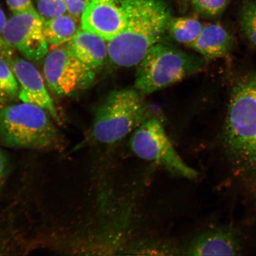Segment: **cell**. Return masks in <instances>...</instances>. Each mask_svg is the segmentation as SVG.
I'll return each mask as SVG.
<instances>
[{
    "label": "cell",
    "mask_w": 256,
    "mask_h": 256,
    "mask_svg": "<svg viewBox=\"0 0 256 256\" xmlns=\"http://www.w3.org/2000/svg\"><path fill=\"white\" fill-rule=\"evenodd\" d=\"M224 142L234 170L256 187V73L242 76L233 86Z\"/></svg>",
    "instance_id": "cell-1"
},
{
    "label": "cell",
    "mask_w": 256,
    "mask_h": 256,
    "mask_svg": "<svg viewBox=\"0 0 256 256\" xmlns=\"http://www.w3.org/2000/svg\"><path fill=\"white\" fill-rule=\"evenodd\" d=\"M128 18L123 30L108 42V58L115 66H136L148 50L160 42L171 12L162 0H127Z\"/></svg>",
    "instance_id": "cell-2"
},
{
    "label": "cell",
    "mask_w": 256,
    "mask_h": 256,
    "mask_svg": "<svg viewBox=\"0 0 256 256\" xmlns=\"http://www.w3.org/2000/svg\"><path fill=\"white\" fill-rule=\"evenodd\" d=\"M50 114L36 105L22 103L0 108V138L14 148H62L63 140Z\"/></svg>",
    "instance_id": "cell-3"
},
{
    "label": "cell",
    "mask_w": 256,
    "mask_h": 256,
    "mask_svg": "<svg viewBox=\"0 0 256 256\" xmlns=\"http://www.w3.org/2000/svg\"><path fill=\"white\" fill-rule=\"evenodd\" d=\"M199 56L158 42L137 65L134 88L142 95L176 84L202 68Z\"/></svg>",
    "instance_id": "cell-4"
},
{
    "label": "cell",
    "mask_w": 256,
    "mask_h": 256,
    "mask_svg": "<svg viewBox=\"0 0 256 256\" xmlns=\"http://www.w3.org/2000/svg\"><path fill=\"white\" fill-rule=\"evenodd\" d=\"M146 120L143 95L135 88L112 92L96 112L92 136L100 144H114Z\"/></svg>",
    "instance_id": "cell-5"
},
{
    "label": "cell",
    "mask_w": 256,
    "mask_h": 256,
    "mask_svg": "<svg viewBox=\"0 0 256 256\" xmlns=\"http://www.w3.org/2000/svg\"><path fill=\"white\" fill-rule=\"evenodd\" d=\"M130 145L138 158L156 163L172 174L190 180L198 178V172L179 156L158 120H146L140 124L131 136Z\"/></svg>",
    "instance_id": "cell-6"
},
{
    "label": "cell",
    "mask_w": 256,
    "mask_h": 256,
    "mask_svg": "<svg viewBox=\"0 0 256 256\" xmlns=\"http://www.w3.org/2000/svg\"><path fill=\"white\" fill-rule=\"evenodd\" d=\"M44 78L51 91L62 97L72 96L90 87L96 71L78 58L69 48H57L48 53Z\"/></svg>",
    "instance_id": "cell-7"
},
{
    "label": "cell",
    "mask_w": 256,
    "mask_h": 256,
    "mask_svg": "<svg viewBox=\"0 0 256 256\" xmlns=\"http://www.w3.org/2000/svg\"><path fill=\"white\" fill-rule=\"evenodd\" d=\"M44 20L34 7L14 12L6 22L2 32L5 43L30 62H40L48 53L44 34Z\"/></svg>",
    "instance_id": "cell-8"
},
{
    "label": "cell",
    "mask_w": 256,
    "mask_h": 256,
    "mask_svg": "<svg viewBox=\"0 0 256 256\" xmlns=\"http://www.w3.org/2000/svg\"><path fill=\"white\" fill-rule=\"evenodd\" d=\"M128 18L127 0H90L80 19L81 28L108 42L123 30Z\"/></svg>",
    "instance_id": "cell-9"
},
{
    "label": "cell",
    "mask_w": 256,
    "mask_h": 256,
    "mask_svg": "<svg viewBox=\"0 0 256 256\" xmlns=\"http://www.w3.org/2000/svg\"><path fill=\"white\" fill-rule=\"evenodd\" d=\"M19 85L18 98L46 110L52 119L62 123L55 104L47 91L42 76L33 64L26 58L12 56L6 58Z\"/></svg>",
    "instance_id": "cell-10"
},
{
    "label": "cell",
    "mask_w": 256,
    "mask_h": 256,
    "mask_svg": "<svg viewBox=\"0 0 256 256\" xmlns=\"http://www.w3.org/2000/svg\"><path fill=\"white\" fill-rule=\"evenodd\" d=\"M241 245L234 234L226 230L214 229L200 234L185 249L186 256H236Z\"/></svg>",
    "instance_id": "cell-11"
},
{
    "label": "cell",
    "mask_w": 256,
    "mask_h": 256,
    "mask_svg": "<svg viewBox=\"0 0 256 256\" xmlns=\"http://www.w3.org/2000/svg\"><path fill=\"white\" fill-rule=\"evenodd\" d=\"M234 44L232 35L219 24L204 26L196 40L188 47L204 59L215 60L226 56Z\"/></svg>",
    "instance_id": "cell-12"
},
{
    "label": "cell",
    "mask_w": 256,
    "mask_h": 256,
    "mask_svg": "<svg viewBox=\"0 0 256 256\" xmlns=\"http://www.w3.org/2000/svg\"><path fill=\"white\" fill-rule=\"evenodd\" d=\"M107 42L81 28L67 44V48L92 68L96 70L103 66L108 58Z\"/></svg>",
    "instance_id": "cell-13"
},
{
    "label": "cell",
    "mask_w": 256,
    "mask_h": 256,
    "mask_svg": "<svg viewBox=\"0 0 256 256\" xmlns=\"http://www.w3.org/2000/svg\"><path fill=\"white\" fill-rule=\"evenodd\" d=\"M43 30L48 44L59 47L68 44L79 28L76 19L66 14L44 20Z\"/></svg>",
    "instance_id": "cell-14"
},
{
    "label": "cell",
    "mask_w": 256,
    "mask_h": 256,
    "mask_svg": "<svg viewBox=\"0 0 256 256\" xmlns=\"http://www.w3.org/2000/svg\"><path fill=\"white\" fill-rule=\"evenodd\" d=\"M203 26L196 18L180 17L170 19L168 30L178 42L188 47L199 36Z\"/></svg>",
    "instance_id": "cell-15"
},
{
    "label": "cell",
    "mask_w": 256,
    "mask_h": 256,
    "mask_svg": "<svg viewBox=\"0 0 256 256\" xmlns=\"http://www.w3.org/2000/svg\"><path fill=\"white\" fill-rule=\"evenodd\" d=\"M19 85L10 66L0 56V104H8L18 98Z\"/></svg>",
    "instance_id": "cell-16"
},
{
    "label": "cell",
    "mask_w": 256,
    "mask_h": 256,
    "mask_svg": "<svg viewBox=\"0 0 256 256\" xmlns=\"http://www.w3.org/2000/svg\"><path fill=\"white\" fill-rule=\"evenodd\" d=\"M238 22L243 34L256 48V0H244L240 8Z\"/></svg>",
    "instance_id": "cell-17"
},
{
    "label": "cell",
    "mask_w": 256,
    "mask_h": 256,
    "mask_svg": "<svg viewBox=\"0 0 256 256\" xmlns=\"http://www.w3.org/2000/svg\"><path fill=\"white\" fill-rule=\"evenodd\" d=\"M36 9L44 20L68 14L64 0H34Z\"/></svg>",
    "instance_id": "cell-18"
},
{
    "label": "cell",
    "mask_w": 256,
    "mask_h": 256,
    "mask_svg": "<svg viewBox=\"0 0 256 256\" xmlns=\"http://www.w3.org/2000/svg\"><path fill=\"white\" fill-rule=\"evenodd\" d=\"M196 11L209 18L216 17L226 8L228 0H190Z\"/></svg>",
    "instance_id": "cell-19"
},
{
    "label": "cell",
    "mask_w": 256,
    "mask_h": 256,
    "mask_svg": "<svg viewBox=\"0 0 256 256\" xmlns=\"http://www.w3.org/2000/svg\"><path fill=\"white\" fill-rule=\"evenodd\" d=\"M65 2L67 12L72 17L78 20L90 0H64Z\"/></svg>",
    "instance_id": "cell-20"
},
{
    "label": "cell",
    "mask_w": 256,
    "mask_h": 256,
    "mask_svg": "<svg viewBox=\"0 0 256 256\" xmlns=\"http://www.w3.org/2000/svg\"><path fill=\"white\" fill-rule=\"evenodd\" d=\"M7 20L4 10L0 7V56L5 59L14 56V51L5 43L2 38V32Z\"/></svg>",
    "instance_id": "cell-21"
},
{
    "label": "cell",
    "mask_w": 256,
    "mask_h": 256,
    "mask_svg": "<svg viewBox=\"0 0 256 256\" xmlns=\"http://www.w3.org/2000/svg\"><path fill=\"white\" fill-rule=\"evenodd\" d=\"M12 14L28 10L34 8L32 0H6Z\"/></svg>",
    "instance_id": "cell-22"
},
{
    "label": "cell",
    "mask_w": 256,
    "mask_h": 256,
    "mask_svg": "<svg viewBox=\"0 0 256 256\" xmlns=\"http://www.w3.org/2000/svg\"><path fill=\"white\" fill-rule=\"evenodd\" d=\"M8 170V161L7 156L0 150V188L4 183Z\"/></svg>",
    "instance_id": "cell-23"
}]
</instances>
